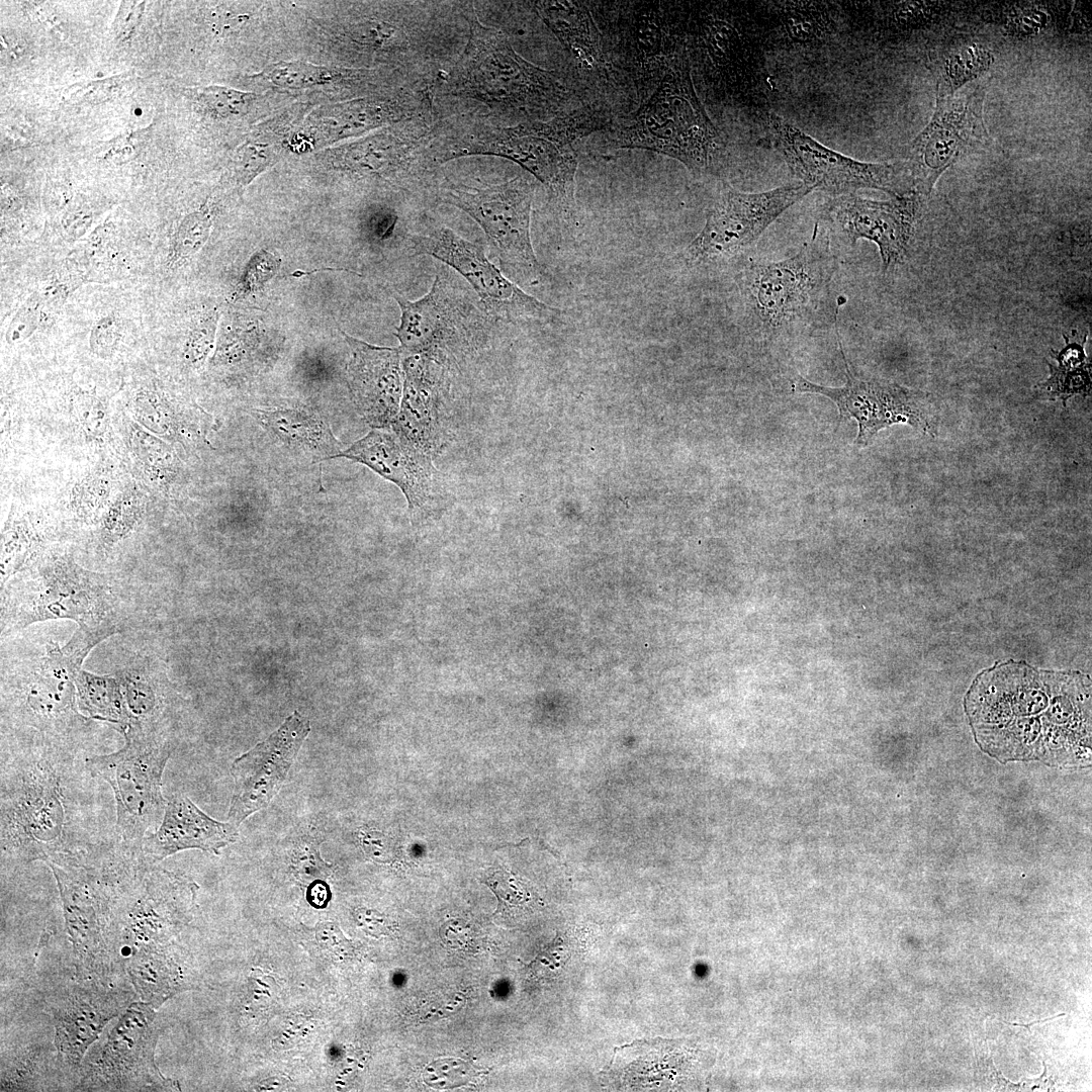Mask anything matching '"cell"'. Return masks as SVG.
Listing matches in <instances>:
<instances>
[{"mask_svg":"<svg viewBox=\"0 0 1092 1092\" xmlns=\"http://www.w3.org/2000/svg\"><path fill=\"white\" fill-rule=\"evenodd\" d=\"M966 711L982 749L1002 761L1057 764L1090 757L1091 685L1085 674L996 664L974 680Z\"/></svg>","mask_w":1092,"mask_h":1092,"instance_id":"cell-1","label":"cell"},{"mask_svg":"<svg viewBox=\"0 0 1092 1092\" xmlns=\"http://www.w3.org/2000/svg\"><path fill=\"white\" fill-rule=\"evenodd\" d=\"M72 620V635L91 649L119 633L149 626L146 592L117 573L82 566L69 551L49 548L1 587V639L49 620Z\"/></svg>","mask_w":1092,"mask_h":1092,"instance_id":"cell-2","label":"cell"},{"mask_svg":"<svg viewBox=\"0 0 1092 1092\" xmlns=\"http://www.w3.org/2000/svg\"><path fill=\"white\" fill-rule=\"evenodd\" d=\"M90 651L70 638L15 633L1 639V720L22 743L68 747L90 726L75 679Z\"/></svg>","mask_w":1092,"mask_h":1092,"instance_id":"cell-3","label":"cell"},{"mask_svg":"<svg viewBox=\"0 0 1092 1092\" xmlns=\"http://www.w3.org/2000/svg\"><path fill=\"white\" fill-rule=\"evenodd\" d=\"M26 749L5 765L1 780L2 854L23 862L83 858L73 839L77 820L61 763L66 747L23 743Z\"/></svg>","mask_w":1092,"mask_h":1092,"instance_id":"cell-4","label":"cell"},{"mask_svg":"<svg viewBox=\"0 0 1092 1092\" xmlns=\"http://www.w3.org/2000/svg\"><path fill=\"white\" fill-rule=\"evenodd\" d=\"M608 140L615 149L648 150L675 159L695 175L717 171L724 144L694 88L687 49L639 108L610 125Z\"/></svg>","mask_w":1092,"mask_h":1092,"instance_id":"cell-5","label":"cell"},{"mask_svg":"<svg viewBox=\"0 0 1092 1092\" xmlns=\"http://www.w3.org/2000/svg\"><path fill=\"white\" fill-rule=\"evenodd\" d=\"M610 125L607 110L589 104L549 120H529L472 135L456 145L450 157L481 154L512 160L571 207L578 167L574 143Z\"/></svg>","mask_w":1092,"mask_h":1092,"instance_id":"cell-6","label":"cell"},{"mask_svg":"<svg viewBox=\"0 0 1092 1092\" xmlns=\"http://www.w3.org/2000/svg\"><path fill=\"white\" fill-rule=\"evenodd\" d=\"M454 83L469 97L529 116L557 113L572 97L553 71L529 63L502 32L477 20L471 23Z\"/></svg>","mask_w":1092,"mask_h":1092,"instance_id":"cell-7","label":"cell"},{"mask_svg":"<svg viewBox=\"0 0 1092 1092\" xmlns=\"http://www.w3.org/2000/svg\"><path fill=\"white\" fill-rule=\"evenodd\" d=\"M121 733V748L89 756L85 766L92 777L111 787L122 850L141 859L146 834L157 829L164 815L167 802L162 794V776L174 746L168 732L129 725Z\"/></svg>","mask_w":1092,"mask_h":1092,"instance_id":"cell-8","label":"cell"},{"mask_svg":"<svg viewBox=\"0 0 1092 1092\" xmlns=\"http://www.w3.org/2000/svg\"><path fill=\"white\" fill-rule=\"evenodd\" d=\"M828 236L815 228L794 256L750 260L739 278L744 303L764 331H783L811 321L828 302L836 259Z\"/></svg>","mask_w":1092,"mask_h":1092,"instance_id":"cell-9","label":"cell"},{"mask_svg":"<svg viewBox=\"0 0 1092 1092\" xmlns=\"http://www.w3.org/2000/svg\"><path fill=\"white\" fill-rule=\"evenodd\" d=\"M59 889L77 979L110 980L120 950L112 923L113 878L92 856L47 863Z\"/></svg>","mask_w":1092,"mask_h":1092,"instance_id":"cell-10","label":"cell"},{"mask_svg":"<svg viewBox=\"0 0 1092 1092\" xmlns=\"http://www.w3.org/2000/svg\"><path fill=\"white\" fill-rule=\"evenodd\" d=\"M198 886L176 873L143 862L115 879L112 923L120 952L167 944L188 918ZM127 956V957H128Z\"/></svg>","mask_w":1092,"mask_h":1092,"instance_id":"cell-11","label":"cell"},{"mask_svg":"<svg viewBox=\"0 0 1092 1092\" xmlns=\"http://www.w3.org/2000/svg\"><path fill=\"white\" fill-rule=\"evenodd\" d=\"M157 1009L132 1001L102 1039L85 1055L75 1084L82 1091H177L155 1061L159 1038Z\"/></svg>","mask_w":1092,"mask_h":1092,"instance_id":"cell-12","label":"cell"},{"mask_svg":"<svg viewBox=\"0 0 1092 1092\" xmlns=\"http://www.w3.org/2000/svg\"><path fill=\"white\" fill-rule=\"evenodd\" d=\"M770 140L793 175L804 185L833 197L862 188L884 191L892 197L913 192L904 161L869 163L829 149L782 116L767 115Z\"/></svg>","mask_w":1092,"mask_h":1092,"instance_id":"cell-13","label":"cell"},{"mask_svg":"<svg viewBox=\"0 0 1092 1092\" xmlns=\"http://www.w3.org/2000/svg\"><path fill=\"white\" fill-rule=\"evenodd\" d=\"M844 362L846 383L827 387L797 375L791 379L794 392L821 394L837 406L839 423L853 419L858 432L855 445H868L882 429L895 424H907L934 437L939 424V408L927 392L909 388L878 377H866L853 372L838 340Z\"/></svg>","mask_w":1092,"mask_h":1092,"instance_id":"cell-14","label":"cell"},{"mask_svg":"<svg viewBox=\"0 0 1092 1092\" xmlns=\"http://www.w3.org/2000/svg\"><path fill=\"white\" fill-rule=\"evenodd\" d=\"M985 96L986 86L978 84L967 93L936 99L930 121L909 145L903 160L913 192L927 196L949 167L989 148Z\"/></svg>","mask_w":1092,"mask_h":1092,"instance_id":"cell-15","label":"cell"},{"mask_svg":"<svg viewBox=\"0 0 1092 1092\" xmlns=\"http://www.w3.org/2000/svg\"><path fill=\"white\" fill-rule=\"evenodd\" d=\"M443 202L471 216L483 230L500 262L526 281L541 277L542 269L530 236L532 185L518 177L484 187L445 186Z\"/></svg>","mask_w":1092,"mask_h":1092,"instance_id":"cell-16","label":"cell"},{"mask_svg":"<svg viewBox=\"0 0 1092 1092\" xmlns=\"http://www.w3.org/2000/svg\"><path fill=\"white\" fill-rule=\"evenodd\" d=\"M812 191L803 183L758 193L741 192L725 185L711 206L703 229L687 247L688 259L708 263L744 252L754 246L783 212Z\"/></svg>","mask_w":1092,"mask_h":1092,"instance_id":"cell-17","label":"cell"},{"mask_svg":"<svg viewBox=\"0 0 1092 1092\" xmlns=\"http://www.w3.org/2000/svg\"><path fill=\"white\" fill-rule=\"evenodd\" d=\"M135 992L109 980L77 979L62 988L50 1003L54 1045L60 1074L76 1079L88 1050L107 1024L134 1000Z\"/></svg>","mask_w":1092,"mask_h":1092,"instance_id":"cell-18","label":"cell"},{"mask_svg":"<svg viewBox=\"0 0 1092 1092\" xmlns=\"http://www.w3.org/2000/svg\"><path fill=\"white\" fill-rule=\"evenodd\" d=\"M415 250L457 271L477 293L485 310L497 318L527 323L542 321L557 312L509 280L488 260L480 246L450 229L441 228L428 236L418 237Z\"/></svg>","mask_w":1092,"mask_h":1092,"instance_id":"cell-19","label":"cell"},{"mask_svg":"<svg viewBox=\"0 0 1092 1092\" xmlns=\"http://www.w3.org/2000/svg\"><path fill=\"white\" fill-rule=\"evenodd\" d=\"M310 730L309 720L294 711L267 738L233 761L234 789L228 821L239 827L271 803Z\"/></svg>","mask_w":1092,"mask_h":1092,"instance_id":"cell-20","label":"cell"},{"mask_svg":"<svg viewBox=\"0 0 1092 1092\" xmlns=\"http://www.w3.org/2000/svg\"><path fill=\"white\" fill-rule=\"evenodd\" d=\"M923 196L912 192L879 201L855 193L834 197L825 208L828 224L850 245L857 240L874 242L880 251L883 272L903 263L908 255Z\"/></svg>","mask_w":1092,"mask_h":1092,"instance_id":"cell-21","label":"cell"},{"mask_svg":"<svg viewBox=\"0 0 1092 1092\" xmlns=\"http://www.w3.org/2000/svg\"><path fill=\"white\" fill-rule=\"evenodd\" d=\"M402 396L391 428L432 456L441 447L443 412L449 392V363L427 355H405Z\"/></svg>","mask_w":1092,"mask_h":1092,"instance_id":"cell-22","label":"cell"},{"mask_svg":"<svg viewBox=\"0 0 1092 1092\" xmlns=\"http://www.w3.org/2000/svg\"><path fill=\"white\" fill-rule=\"evenodd\" d=\"M337 457L364 464L395 484L404 495L410 511L424 507L432 498L436 474L433 456L391 427L371 429Z\"/></svg>","mask_w":1092,"mask_h":1092,"instance_id":"cell-23","label":"cell"},{"mask_svg":"<svg viewBox=\"0 0 1092 1092\" xmlns=\"http://www.w3.org/2000/svg\"><path fill=\"white\" fill-rule=\"evenodd\" d=\"M349 383L357 411L373 428H388L399 412L404 372L400 348L369 345L348 337Z\"/></svg>","mask_w":1092,"mask_h":1092,"instance_id":"cell-24","label":"cell"},{"mask_svg":"<svg viewBox=\"0 0 1092 1092\" xmlns=\"http://www.w3.org/2000/svg\"><path fill=\"white\" fill-rule=\"evenodd\" d=\"M620 24V62L633 77L642 100L657 87L674 59L687 49L656 3H638Z\"/></svg>","mask_w":1092,"mask_h":1092,"instance_id":"cell-25","label":"cell"},{"mask_svg":"<svg viewBox=\"0 0 1092 1092\" xmlns=\"http://www.w3.org/2000/svg\"><path fill=\"white\" fill-rule=\"evenodd\" d=\"M237 826L213 819L198 808L187 796L173 795L167 802L163 818L141 849L146 864H156L164 858L186 849H200L212 854L236 842Z\"/></svg>","mask_w":1092,"mask_h":1092,"instance_id":"cell-26","label":"cell"},{"mask_svg":"<svg viewBox=\"0 0 1092 1092\" xmlns=\"http://www.w3.org/2000/svg\"><path fill=\"white\" fill-rule=\"evenodd\" d=\"M393 297L401 312L395 333L401 353L448 362L445 352L459 331L462 314L445 279L436 275L430 290L417 300L397 293Z\"/></svg>","mask_w":1092,"mask_h":1092,"instance_id":"cell-27","label":"cell"},{"mask_svg":"<svg viewBox=\"0 0 1092 1092\" xmlns=\"http://www.w3.org/2000/svg\"><path fill=\"white\" fill-rule=\"evenodd\" d=\"M114 675L126 704L127 726L168 732L173 693L159 657L149 652H134Z\"/></svg>","mask_w":1092,"mask_h":1092,"instance_id":"cell-28","label":"cell"},{"mask_svg":"<svg viewBox=\"0 0 1092 1092\" xmlns=\"http://www.w3.org/2000/svg\"><path fill=\"white\" fill-rule=\"evenodd\" d=\"M535 7L583 69L605 72L607 57L602 37L583 2L540 1L535 2Z\"/></svg>","mask_w":1092,"mask_h":1092,"instance_id":"cell-29","label":"cell"},{"mask_svg":"<svg viewBox=\"0 0 1092 1092\" xmlns=\"http://www.w3.org/2000/svg\"><path fill=\"white\" fill-rule=\"evenodd\" d=\"M175 946L169 943L143 948L123 962L136 996L158 1009L168 999L187 989L184 969Z\"/></svg>","mask_w":1092,"mask_h":1092,"instance_id":"cell-30","label":"cell"},{"mask_svg":"<svg viewBox=\"0 0 1092 1092\" xmlns=\"http://www.w3.org/2000/svg\"><path fill=\"white\" fill-rule=\"evenodd\" d=\"M131 414L138 425L161 439L193 445L206 440V418L170 401L159 391L142 388L132 398Z\"/></svg>","mask_w":1092,"mask_h":1092,"instance_id":"cell-31","label":"cell"},{"mask_svg":"<svg viewBox=\"0 0 1092 1092\" xmlns=\"http://www.w3.org/2000/svg\"><path fill=\"white\" fill-rule=\"evenodd\" d=\"M257 418L286 444L316 456L336 458L341 444L328 424L305 407L279 406L257 411Z\"/></svg>","mask_w":1092,"mask_h":1092,"instance_id":"cell-32","label":"cell"},{"mask_svg":"<svg viewBox=\"0 0 1092 1092\" xmlns=\"http://www.w3.org/2000/svg\"><path fill=\"white\" fill-rule=\"evenodd\" d=\"M994 61L993 52L982 41H964L946 48L932 66L935 99L952 97L963 86L983 77Z\"/></svg>","mask_w":1092,"mask_h":1092,"instance_id":"cell-33","label":"cell"},{"mask_svg":"<svg viewBox=\"0 0 1092 1092\" xmlns=\"http://www.w3.org/2000/svg\"><path fill=\"white\" fill-rule=\"evenodd\" d=\"M146 497L135 485L123 488L105 509L96 526V550L108 554L130 539L142 527Z\"/></svg>","mask_w":1092,"mask_h":1092,"instance_id":"cell-34","label":"cell"},{"mask_svg":"<svg viewBox=\"0 0 1092 1092\" xmlns=\"http://www.w3.org/2000/svg\"><path fill=\"white\" fill-rule=\"evenodd\" d=\"M47 533L26 516H9L1 537V587L49 549Z\"/></svg>","mask_w":1092,"mask_h":1092,"instance_id":"cell-35","label":"cell"},{"mask_svg":"<svg viewBox=\"0 0 1092 1092\" xmlns=\"http://www.w3.org/2000/svg\"><path fill=\"white\" fill-rule=\"evenodd\" d=\"M80 712L92 720L118 726L122 732L128 724L124 697L115 675L96 674L80 670L75 679Z\"/></svg>","mask_w":1092,"mask_h":1092,"instance_id":"cell-36","label":"cell"},{"mask_svg":"<svg viewBox=\"0 0 1092 1092\" xmlns=\"http://www.w3.org/2000/svg\"><path fill=\"white\" fill-rule=\"evenodd\" d=\"M128 446L146 479L169 491L182 473L181 462L173 448L135 423L128 427Z\"/></svg>","mask_w":1092,"mask_h":1092,"instance_id":"cell-37","label":"cell"},{"mask_svg":"<svg viewBox=\"0 0 1092 1092\" xmlns=\"http://www.w3.org/2000/svg\"><path fill=\"white\" fill-rule=\"evenodd\" d=\"M43 1048L29 1045L2 1057L1 1091L36 1090L48 1071Z\"/></svg>","mask_w":1092,"mask_h":1092,"instance_id":"cell-38","label":"cell"},{"mask_svg":"<svg viewBox=\"0 0 1092 1092\" xmlns=\"http://www.w3.org/2000/svg\"><path fill=\"white\" fill-rule=\"evenodd\" d=\"M1058 365L1048 363L1050 377L1035 386L1036 397L1046 400H1067L1074 395L1084 397L1091 393V363L1056 360Z\"/></svg>","mask_w":1092,"mask_h":1092,"instance_id":"cell-39","label":"cell"},{"mask_svg":"<svg viewBox=\"0 0 1092 1092\" xmlns=\"http://www.w3.org/2000/svg\"><path fill=\"white\" fill-rule=\"evenodd\" d=\"M111 488V473L102 467L76 483L71 495V508L76 518L88 525L97 524L109 505Z\"/></svg>","mask_w":1092,"mask_h":1092,"instance_id":"cell-40","label":"cell"},{"mask_svg":"<svg viewBox=\"0 0 1092 1092\" xmlns=\"http://www.w3.org/2000/svg\"><path fill=\"white\" fill-rule=\"evenodd\" d=\"M265 78L281 87H303L325 84L335 74L327 68L301 62H280L265 71Z\"/></svg>","mask_w":1092,"mask_h":1092,"instance_id":"cell-41","label":"cell"},{"mask_svg":"<svg viewBox=\"0 0 1092 1092\" xmlns=\"http://www.w3.org/2000/svg\"><path fill=\"white\" fill-rule=\"evenodd\" d=\"M198 102L215 116L230 117L247 112L254 95L233 88L207 86L194 93Z\"/></svg>","mask_w":1092,"mask_h":1092,"instance_id":"cell-42","label":"cell"},{"mask_svg":"<svg viewBox=\"0 0 1092 1092\" xmlns=\"http://www.w3.org/2000/svg\"><path fill=\"white\" fill-rule=\"evenodd\" d=\"M324 839L318 834L305 835L295 844L293 866L295 874L302 880L323 879L331 870V863L321 856L320 846Z\"/></svg>","mask_w":1092,"mask_h":1092,"instance_id":"cell-43","label":"cell"},{"mask_svg":"<svg viewBox=\"0 0 1092 1092\" xmlns=\"http://www.w3.org/2000/svg\"><path fill=\"white\" fill-rule=\"evenodd\" d=\"M73 406L78 422L90 439H101L108 426L106 407L95 394L78 391L74 395Z\"/></svg>","mask_w":1092,"mask_h":1092,"instance_id":"cell-44","label":"cell"},{"mask_svg":"<svg viewBox=\"0 0 1092 1092\" xmlns=\"http://www.w3.org/2000/svg\"><path fill=\"white\" fill-rule=\"evenodd\" d=\"M210 220L205 213L192 212L179 225L174 241V257L185 258L196 253L206 242Z\"/></svg>","mask_w":1092,"mask_h":1092,"instance_id":"cell-45","label":"cell"},{"mask_svg":"<svg viewBox=\"0 0 1092 1092\" xmlns=\"http://www.w3.org/2000/svg\"><path fill=\"white\" fill-rule=\"evenodd\" d=\"M43 306L39 290L25 300L12 318L6 332V341L10 345L23 342L36 330L41 320Z\"/></svg>","mask_w":1092,"mask_h":1092,"instance_id":"cell-46","label":"cell"},{"mask_svg":"<svg viewBox=\"0 0 1092 1092\" xmlns=\"http://www.w3.org/2000/svg\"><path fill=\"white\" fill-rule=\"evenodd\" d=\"M1006 28L1017 36L1037 34L1049 23L1048 14L1036 6L1014 8Z\"/></svg>","mask_w":1092,"mask_h":1092,"instance_id":"cell-47","label":"cell"},{"mask_svg":"<svg viewBox=\"0 0 1092 1092\" xmlns=\"http://www.w3.org/2000/svg\"><path fill=\"white\" fill-rule=\"evenodd\" d=\"M119 340L120 329L116 318L103 317L91 331V350L99 357L108 358L115 352Z\"/></svg>","mask_w":1092,"mask_h":1092,"instance_id":"cell-48","label":"cell"},{"mask_svg":"<svg viewBox=\"0 0 1092 1092\" xmlns=\"http://www.w3.org/2000/svg\"><path fill=\"white\" fill-rule=\"evenodd\" d=\"M128 82V77L118 76L107 80L86 84L80 89L71 92L70 98L74 100L101 101L116 96Z\"/></svg>","mask_w":1092,"mask_h":1092,"instance_id":"cell-49","label":"cell"},{"mask_svg":"<svg viewBox=\"0 0 1092 1092\" xmlns=\"http://www.w3.org/2000/svg\"><path fill=\"white\" fill-rule=\"evenodd\" d=\"M209 323L195 331L187 344L185 358L190 365L198 367L205 360L212 344V331Z\"/></svg>","mask_w":1092,"mask_h":1092,"instance_id":"cell-50","label":"cell"},{"mask_svg":"<svg viewBox=\"0 0 1092 1092\" xmlns=\"http://www.w3.org/2000/svg\"><path fill=\"white\" fill-rule=\"evenodd\" d=\"M144 6L145 2L141 1L122 2L114 26L118 37L126 38L132 33L143 14Z\"/></svg>","mask_w":1092,"mask_h":1092,"instance_id":"cell-51","label":"cell"},{"mask_svg":"<svg viewBox=\"0 0 1092 1092\" xmlns=\"http://www.w3.org/2000/svg\"><path fill=\"white\" fill-rule=\"evenodd\" d=\"M393 32L394 28L388 23L377 21L367 22L355 29L357 40L374 46L386 43Z\"/></svg>","mask_w":1092,"mask_h":1092,"instance_id":"cell-52","label":"cell"},{"mask_svg":"<svg viewBox=\"0 0 1092 1092\" xmlns=\"http://www.w3.org/2000/svg\"><path fill=\"white\" fill-rule=\"evenodd\" d=\"M1064 1015H1066V1013H1060L1058 1015H1055V1016H1052V1017H1049V1018H1044V1019H1040V1020L1039 1019L1034 1020V1021H1031V1022H1028V1023H1017V1022H1007V1021H1002V1022H1004L1006 1024L1014 1025V1026L1024 1027V1028H1026L1028 1033L1031 1034V1026L1032 1025L1036 1024V1023H1043V1022L1056 1019L1058 1017H1062Z\"/></svg>","mask_w":1092,"mask_h":1092,"instance_id":"cell-53","label":"cell"}]
</instances>
